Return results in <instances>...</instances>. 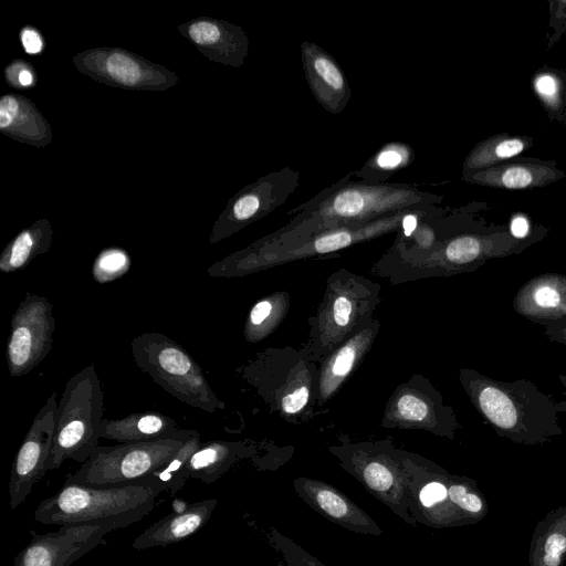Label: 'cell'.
I'll return each mask as SVG.
<instances>
[{
	"instance_id": "6da1fadb",
	"label": "cell",
	"mask_w": 566,
	"mask_h": 566,
	"mask_svg": "<svg viewBox=\"0 0 566 566\" xmlns=\"http://www.w3.org/2000/svg\"><path fill=\"white\" fill-rule=\"evenodd\" d=\"M437 195L400 182H366L354 179V171L292 209V220L275 232L251 244L276 247L310 235L346 227H357L400 211L437 205Z\"/></svg>"
},
{
	"instance_id": "7a4b0ae2",
	"label": "cell",
	"mask_w": 566,
	"mask_h": 566,
	"mask_svg": "<svg viewBox=\"0 0 566 566\" xmlns=\"http://www.w3.org/2000/svg\"><path fill=\"white\" fill-rule=\"evenodd\" d=\"M460 381L495 432L515 443L543 444L562 434L558 405L527 380L513 382L461 369Z\"/></svg>"
},
{
	"instance_id": "3957f363",
	"label": "cell",
	"mask_w": 566,
	"mask_h": 566,
	"mask_svg": "<svg viewBox=\"0 0 566 566\" xmlns=\"http://www.w3.org/2000/svg\"><path fill=\"white\" fill-rule=\"evenodd\" d=\"M166 486L155 476L114 486H92L66 478L61 489L40 502L34 520L45 525H80L108 521L136 523L148 515Z\"/></svg>"
},
{
	"instance_id": "277c9868",
	"label": "cell",
	"mask_w": 566,
	"mask_h": 566,
	"mask_svg": "<svg viewBox=\"0 0 566 566\" xmlns=\"http://www.w3.org/2000/svg\"><path fill=\"white\" fill-rule=\"evenodd\" d=\"M419 209V208H417ZM415 209L400 211L373 222L323 231L290 243L248 248L237 251L208 268L212 277H238L286 262L324 255L398 231L405 216Z\"/></svg>"
},
{
	"instance_id": "5b68a950",
	"label": "cell",
	"mask_w": 566,
	"mask_h": 566,
	"mask_svg": "<svg viewBox=\"0 0 566 566\" xmlns=\"http://www.w3.org/2000/svg\"><path fill=\"white\" fill-rule=\"evenodd\" d=\"M103 397L94 365L85 366L67 380L57 406L48 471L59 469L67 459L83 464L98 447Z\"/></svg>"
},
{
	"instance_id": "8992f818",
	"label": "cell",
	"mask_w": 566,
	"mask_h": 566,
	"mask_svg": "<svg viewBox=\"0 0 566 566\" xmlns=\"http://www.w3.org/2000/svg\"><path fill=\"white\" fill-rule=\"evenodd\" d=\"M133 359L165 391L206 412L224 409L200 365L177 342L159 332H145L130 343Z\"/></svg>"
},
{
	"instance_id": "52a82bcc",
	"label": "cell",
	"mask_w": 566,
	"mask_h": 566,
	"mask_svg": "<svg viewBox=\"0 0 566 566\" xmlns=\"http://www.w3.org/2000/svg\"><path fill=\"white\" fill-rule=\"evenodd\" d=\"M379 301V285L342 269L327 287L312 323V350L323 359L371 319Z\"/></svg>"
},
{
	"instance_id": "ba28073f",
	"label": "cell",
	"mask_w": 566,
	"mask_h": 566,
	"mask_svg": "<svg viewBox=\"0 0 566 566\" xmlns=\"http://www.w3.org/2000/svg\"><path fill=\"white\" fill-rule=\"evenodd\" d=\"M331 452L375 499L407 524L417 525L410 512L407 451L396 449L388 441H378L335 446Z\"/></svg>"
},
{
	"instance_id": "9c48e42d",
	"label": "cell",
	"mask_w": 566,
	"mask_h": 566,
	"mask_svg": "<svg viewBox=\"0 0 566 566\" xmlns=\"http://www.w3.org/2000/svg\"><path fill=\"white\" fill-rule=\"evenodd\" d=\"M193 429L174 438L98 446L74 473L72 482L92 486H114L149 476L165 465L184 446Z\"/></svg>"
},
{
	"instance_id": "30bf717a",
	"label": "cell",
	"mask_w": 566,
	"mask_h": 566,
	"mask_svg": "<svg viewBox=\"0 0 566 566\" xmlns=\"http://www.w3.org/2000/svg\"><path fill=\"white\" fill-rule=\"evenodd\" d=\"M55 318L49 298L28 292L10 324L6 359L10 375L22 377L51 352Z\"/></svg>"
},
{
	"instance_id": "8fae6325",
	"label": "cell",
	"mask_w": 566,
	"mask_h": 566,
	"mask_svg": "<svg viewBox=\"0 0 566 566\" xmlns=\"http://www.w3.org/2000/svg\"><path fill=\"white\" fill-rule=\"evenodd\" d=\"M73 63L81 73L115 87L165 91L179 82L163 65L117 48L86 50L76 54Z\"/></svg>"
},
{
	"instance_id": "7c38bea8",
	"label": "cell",
	"mask_w": 566,
	"mask_h": 566,
	"mask_svg": "<svg viewBox=\"0 0 566 566\" xmlns=\"http://www.w3.org/2000/svg\"><path fill=\"white\" fill-rule=\"evenodd\" d=\"M298 184L300 171L283 167L242 188L214 223L210 243H217L273 212L286 202Z\"/></svg>"
},
{
	"instance_id": "4fadbf2b",
	"label": "cell",
	"mask_w": 566,
	"mask_h": 566,
	"mask_svg": "<svg viewBox=\"0 0 566 566\" xmlns=\"http://www.w3.org/2000/svg\"><path fill=\"white\" fill-rule=\"evenodd\" d=\"M405 467L409 475L410 512L417 524L432 528L467 525L450 501V473L434 462L409 452Z\"/></svg>"
},
{
	"instance_id": "5bb4252c",
	"label": "cell",
	"mask_w": 566,
	"mask_h": 566,
	"mask_svg": "<svg viewBox=\"0 0 566 566\" xmlns=\"http://www.w3.org/2000/svg\"><path fill=\"white\" fill-rule=\"evenodd\" d=\"M130 525L126 521L63 525L55 532L35 534L15 556L13 566H71L83 555L104 543L112 531Z\"/></svg>"
},
{
	"instance_id": "9a60e30c",
	"label": "cell",
	"mask_w": 566,
	"mask_h": 566,
	"mask_svg": "<svg viewBox=\"0 0 566 566\" xmlns=\"http://www.w3.org/2000/svg\"><path fill=\"white\" fill-rule=\"evenodd\" d=\"M384 426L402 429H423L437 436L453 439L459 427L451 408L443 405L438 391L416 377L401 384L391 396Z\"/></svg>"
},
{
	"instance_id": "2e32d148",
	"label": "cell",
	"mask_w": 566,
	"mask_h": 566,
	"mask_svg": "<svg viewBox=\"0 0 566 566\" xmlns=\"http://www.w3.org/2000/svg\"><path fill=\"white\" fill-rule=\"evenodd\" d=\"M59 402L56 392L46 399L35 415L12 463L9 495L10 506L17 509L29 496L33 485L48 472Z\"/></svg>"
},
{
	"instance_id": "e0dca14e",
	"label": "cell",
	"mask_w": 566,
	"mask_h": 566,
	"mask_svg": "<svg viewBox=\"0 0 566 566\" xmlns=\"http://www.w3.org/2000/svg\"><path fill=\"white\" fill-rule=\"evenodd\" d=\"M296 494L328 521L354 533L378 536L382 530L370 515L334 485L307 476L294 479Z\"/></svg>"
},
{
	"instance_id": "ac0fdd59",
	"label": "cell",
	"mask_w": 566,
	"mask_h": 566,
	"mask_svg": "<svg viewBox=\"0 0 566 566\" xmlns=\"http://www.w3.org/2000/svg\"><path fill=\"white\" fill-rule=\"evenodd\" d=\"M301 60L306 83L316 102L333 115L347 106L352 90L337 61L318 44L304 40Z\"/></svg>"
},
{
	"instance_id": "d6986e66",
	"label": "cell",
	"mask_w": 566,
	"mask_h": 566,
	"mask_svg": "<svg viewBox=\"0 0 566 566\" xmlns=\"http://www.w3.org/2000/svg\"><path fill=\"white\" fill-rule=\"evenodd\" d=\"M179 32L213 62L239 67L249 52V39L241 27L212 18H198L181 24Z\"/></svg>"
},
{
	"instance_id": "ffe728a7",
	"label": "cell",
	"mask_w": 566,
	"mask_h": 566,
	"mask_svg": "<svg viewBox=\"0 0 566 566\" xmlns=\"http://www.w3.org/2000/svg\"><path fill=\"white\" fill-rule=\"evenodd\" d=\"M379 328L371 318L323 359L317 380V402L324 403L342 387L369 350Z\"/></svg>"
},
{
	"instance_id": "44dd1931",
	"label": "cell",
	"mask_w": 566,
	"mask_h": 566,
	"mask_svg": "<svg viewBox=\"0 0 566 566\" xmlns=\"http://www.w3.org/2000/svg\"><path fill=\"white\" fill-rule=\"evenodd\" d=\"M513 306L520 315L541 324L566 321V276L533 277L520 289Z\"/></svg>"
},
{
	"instance_id": "7402d4cb",
	"label": "cell",
	"mask_w": 566,
	"mask_h": 566,
	"mask_svg": "<svg viewBox=\"0 0 566 566\" xmlns=\"http://www.w3.org/2000/svg\"><path fill=\"white\" fill-rule=\"evenodd\" d=\"M217 504L216 499H207L166 515L140 533L134 539L133 548L165 547L190 537L207 524Z\"/></svg>"
},
{
	"instance_id": "603a6c76",
	"label": "cell",
	"mask_w": 566,
	"mask_h": 566,
	"mask_svg": "<svg viewBox=\"0 0 566 566\" xmlns=\"http://www.w3.org/2000/svg\"><path fill=\"white\" fill-rule=\"evenodd\" d=\"M503 254L486 238L476 234H459L443 241L422 260L410 264L411 269H438L454 273L472 270L491 256Z\"/></svg>"
},
{
	"instance_id": "cb8c5ba5",
	"label": "cell",
	"mask_w": 566,
	"mask_h": 566,
	"mask_svg": "<svg viewBox=\"0 0 566 566\" xmlns=\"http://www.w3.org/2000/svg\"><path fill=\"white\" fill-rule=\"evenodd\" d=\"M0 129L4 135L33 146H45L52 138L48 120L30 99L21 95L1 97Z\"/></svg>"
},
{
	"instance_id": "d4e9b609",
	"label": "cell",
	"mask_w": 566,
	"mask_h": 566,
	"mask_svg": "<svg viewBox=\"0 0 566 566\" xmlns=\"http://www.w3.org/2000/svg\"><path fill=\"white\" fill-rule=\"evenodd\" d=\"M182 430L172 418L160 412L145 411L117 420L103 418L98 436L99 439L118 443H135L174 438Z\"/></svg>"
},
{
	"instance_id": "484cf974",
	"label": "cell",
	"mask_w": 566,
	"mask_h": 566,
	"mask_svg": "<svg viewBox=\"0 0 566 566\" xmlns=\"http://www.w3.org/2000/svg\"><path fill=\"white\" fill-rule=\"evenodd\" d=\"M253 453L254 449L241 441L212 440L201 443L184 470L182 482L185 484L188 479H197L210 484Z\"/></svg>"
},
{
	"instance_id": "4316f807",
	"label": "cell",
	"mask_w": 566,
	"mask_h": 566,
	"mask_svg": "<svg viewBox=\"0 0 566 566\" xmlns=\"http://www.w3.org/2000/svg\"><path fill=\"white\" fill-rule=\"evenodd\" d=\"M566 560V505L548 512L533 531L530 566H563Z\"/></svg>"
},
{
	"instance_id": "83f0119b",
	"label": "cell",
	"mask_w": 566,
	"mask_h": 566,
	"mask_svg": "<svg viewBox=\"0 0 566 566\" xmlns=\"http://www.w3.org/2000/svg\"><path fill=\"white\" fill-rule=\"evenodd\" d=\"M53 230L48 220H39L22 230L3 249L0 271L12 273L25 268L35 256L49 251Z\"/></svg>"
},
{
	"instance_id": "f1b7e54d",
	"label": "cell",
	"mask_w": 566,
	"mask_h": 566,
	"mask_svg": "<svg viewBox=\"0 0 566 566\" xmlns=\"http://www.w3.org/2000/svg\"><path fill=\"white\" fill-rule=\"evenodd\" d=\"M415 160L412 147L403 142H390L375 151L359 170L354 171L357 180L377 184L387 182L398 171Z\"/></svg>"
},
{
	"instance_id": "f546056e",
	"label": "cell",
	"mask_w": 566,
	"mask_h": 566,
	"mask_svg": "<svg viewBox=\"0 0 566 566\" xmlns=\"http://www.w3.org/2000/svg\"><path fill=\"white\" fill-rule=\"evenodd\" d=\"M290 297L285 292H277L258 301L250 310L243 335L245 340L258 343L269 336L285 317Z\"/></svg>"
},
{
	"instance_id": "4dcf8cb0",
	"label": "cell",
	"mask_w": 566,
	"mask_h": 566,
	"mask_svg": "<svg viewBox=\"0 0 566 566\" xmlns=\"http://www.w3.org/2000/svg\"><path fill=\"white\" fill-rule=\"evenodd\" d=\"M449 496L467 525L480 522L488 514L486 499L470 478L450 474Z\"/></svg>"
},
{
	"instance_id": "1f68e13d",
	"label": "cell",
	"mask_w": 566,
	"mask_h": 566,
	"mask_svg": "<svg viewBox=\"0 0 566 566\" xmlns=\"http://www.w3.org/2000/svg\"><path fill=\"white\" fill-rule=\"evenodd\" d=\"M465 179L501 186L507 189H522L533 185H537L539 179V169L526 165H512L502 167L496 171H478L472 175L464 176Z\"/></svg>"
},
{
	"instance_id": "d6a6232c",
	"label": "cell",
	"mask_w": 566,
	"mask_h": 566,
	"mask_svg": "<svg viewBox=\"0 0 566 566\" xmlns=\"http://www.w3.org/2000/svg\"><path fill=\"white\" fill-rule=\"evenodd\" d=\"M525 148V142L521 138H504L489 142L476 147L464 163V175L482 169L491 164L514 157Z\"/></svg>"
},
{
	"instance_id": "836d02e7",
	"label": "cell",
	"mask_w": 566,
	"mask_h": 566,
	"mask_svg": "<svg viewBox=\"0 0 566 566\" xmlns=\"http://www.w3.org/2000/svg\"><path fill=\"white\" fill-rule=\"evenodd\" d=\"M200 444V434L193 429L191 436L178 452L165 465L150 475L158 479L166 486L167 491H169L171 495H175L185 485L182 482L184 470Z\"/></svg>"
},
{
	"instance_id": "e575fe53",
	"label": "cell",
	"mask_w": 566,
	"mask_h": 566,
	"mask_svg": "<svg viewBox=\"0 0 566 566\" xmlns=\"http://www.w3.org/2000/svg\"><path fill=\"white\" fill-rule=\"evenodd\" d=\"M130 265V258L125 250L108 248L95 258L92 274L97 283L104 284L126 274Z\"/></svg>"
},
{
	"instance_id": "d590c367",
	"label": "cell",
	"mask_w": 566,
	"mask_h": 566,
	"mask_svg": "<svg viewBox=\"0 0 566 566\" xmlns=\"http://www.w3.org/2000/svg\"><path fill=\"white\" fill-rule=\"evenodd\" d=\"M270 541L281 553L286 566H328L273 526L270 528Z\"/></svg>"
},
{
	"instance_id": "8d00e7d4",
	"label": "cell",
	"mask_w": 566,
	"mask_h": 566,
	"mask_svg": "<svg viewBox=\"0 0 566 566\" xmlns=\"http://www.w3.org/2000/svg\"><path fill=\"white\" fill-rule=\"evenodd\" d=\"M310 385L300 384L285 392L280 399V409L285 415H296L306 406L310 398Z\"/></svg>"
},
{
	"instance_id": "74e56055",
	"label": "cell",
	"mask_w": 566,
	"mask_h": 566,
	"mask_svg": "<svg viewBox=\"0 0 566 566\" xmlns=\"http://www.w3.org/2000/svg\"><path fill=\"white\" fill-rule=\"evenodd\" d=\"M7 83L19 88H28L35 83L33 69L23 60L10 63L4 71Z\"/></svg>"
},
{
	"instance_id": "f35d334b",
	"label": "cell",
	"mask_w": 566,
	"mask_h": 566,
	"mask_svg": "<svg viewBox=\"0 0 566 566\" xmlns=\"http://www.w3.org/2000/svg\"><path fill=\"white\" fill-rule=\"evenodd\" d=\"M536 93L546 102L553 104L558 95V83L551 74H541L535 78Z\"/></svg>"
},
{
	"instance_id": "ab89813d",
	"label": "cell",
	"mask_w": 566,
	"mask_h": 566,
	"mask_svg": "<svg viewBox=\"0 0 566 566\" xmlns=\"http://www.w3.org/2000/svg\"><path fill=\"white\" fill-rule=\"evenodd\" d=\"M20 40L24 51L31 55L39 54L43 50L44 43L41 34L30 25L21 30Z\"/></svg>"
},
{
	"instance_id": "60d3db41",
	"label": "cell",
	"mask_w": 566,
	"mask_h": 566,
	"mask_svg": "<svg viewBox=\"0 0 566 566\" xmlns=\"http://www.w3.org/2000/svg\"><path fill=\"white\" fill-rule=\"evenodd\" d=\"M542 325L545 328V334L551 340L566 346V321L547 322Z\"/></svg>"
},
{
	"instance_id": "b9f144b4",
	"label": "cell",
	"mask_w": 566,
	"mask_h": 566,
	"mask_svg": "<svg viewBox=\"0 0 566 566\" xmlns=\"http://www.w3.org/2000/svg\"><path fill=\"white\" fill-rule=\"evenodd\" d=\"M510 230L515 239H524L530 232V223L525 217L516 216L511 221Z\"/></svg>"
},
{
	"instance_id": "7bdbcfd3",
	"label": "cell",
	"mask_w": 566,
	"mask_h": 566,
	"mask_svg": "<svg viewBox=\"0 0 566 566\" xmlns=\"http://www.w3.org/2000/svg\"><path fill=\"white\" fill-rule=\"evenodd\" d=\"M557 405H558V410L559 411L566 410V402H560V403H557Z\"/></svg>"
},
{
	"instance_id": "ee69618b",
	"label": "cell",
	"mask_w": 566,
	"mask_h": 566,
	"mask_svg": "<svg viewBox=\"0 0 566 566\" xmlns=\"http://www.w3.org/2000/svg\"><path fill=\"white\" fill-rule=\"evenodd\" d=\"M560 380L564 384V386L566 387V376H560Z\"/></svg>"
}]
</instances>
